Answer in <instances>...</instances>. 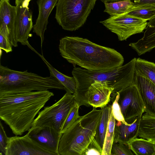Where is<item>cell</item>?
<instances>
[{"label":"cell","instance_id":"1","mask_svg":"<svg viewBox=\"0 0 155 155\" xmlns=\"http://www.w3.org/2000/svg\"><path fill=\"white\" fill-rule=\"evenodd\" d=\"M61 56L75 67L91 71H106L122 66L123 56L114 49L101 46L87 38L65 36L60 40Z\"/></svg>","mask_w":155,"mask_h":155},{"label":"cell","instance_id":"2","mask_svg":"<svg viewBox=\"0 0 155 155\" xmlns=\"http://www.w3.org/2000/svg\"><path fill=\"white\" fill-rule=\"evenodd\" d=\"M54 95L48 90L0 93V118L15 136L21 135L31 128L36 115Z\"/></svg>","mask_w":155,"mask_h":155},{"label":"cell","instance_id":"3","mask_svg":"<svg viewBox=\"0 0 155 155\" xmlns=\"http://www.w3.org/2000/svg\"><path fill=\"white\" fill-rule=\"evenodd\" d=\"M136 59L134 58L124 65L108 70L94 71L75 67L72 74L77 84L76 93L74 94L75 102L80 106H90L86 101L85 94L94 81L107 82L113 89L112 94L134 83Z\"/></svg>","mask_w":155,"mask_h":155},{"label":"cell","instance_id":"4","mask_svg":"<svg viewBox=\"0 0 155 155\" xmlns=\"http://www.w3.org/2000/svg\"><path fill=\"white\" fill-rule=\"evenodd\" d=\"M102 109L93 107L91 111L78 119L62 134L60 140L59 155H82L94 137L100 120Z\"/></svg>","mask_w":155,"mask_h":155},{"label":"cell","instance_id":"5","mask_svg":"<svg viewBox=\"0 0 155 155\" xmlns=\"http://www.w3.org/2000/svg\"><path fill=\"white\" fill-rule=\"evenodd\" d=\"M51 89L65 90L52 75L44 77L27 70L18 71L0 65V93L14 94Z\"/></svg>","mask_w":155,"mask_h":155},{"label":"cell","instance_id":"6","mask_svg":"<svg viewBox=\"0 0 155 155\" xmlns=\"http://www.w3.org/2000/svg\"><path fill=\"white\" fill-rule=\"evenodd\" d=\"M97 0H58L55 18L64 30L75 31L85 23Z\"/></svg>","mask_w":155,"mask_h":155},{"label":"cell","instance_id":"7","mask_svg":"<svg viewBox=\"0 0 155 155\" xmlns=\"http://www.w3.org/2000/svg\"><path fill=\"white\" fill-rule=\"evenodd\" d=\"M75 103L74 95L66 92L57 102L39 111L31 127H48L61 133L63 125Z\"/></svg>","mask_w":155,"mask_h":155},{"label":"cell","instance_id":"8","mask_svg":"<svg viewBox=\"0 0 155 155\" xmlns=\"http://www.w3.org/2000/svg\"><path fill=\"white\" fill-rule=\"evenodd\" d=\"M100 22L115 34L120 41L126 40L132 35L142 32L148 23L146 20L126 13L110 16Z\"/></svg>","mask_w":155,"mask_h":155},{"label":"cell","instance_id":"9","mask_svg":"<svg viewBox=\"0 0 155 155\" xmlns=\"http://www.w3.org/2000/svg\"><path fill=\"white\" fill-rule=\"evenodd\" d=\"M118 101L125 121L131 124L138 116L142 115L145 107L137 85L133 84L118 92Z\"/></svg>","mask_w":155,"mask_h":155},{"label":"cell","instance_id":"10","mask_svg":"<svg viewBox=\"0 0 155 155\" xmlns=\"http://www.w3.org/2000/svg\"><path fill=\"white\" fill-rule=\"evenodd\" d=\"M31 0H22L16 7L15 35L16 41L23 45H27L33 50L28 39L32 36L30 31L33 28L32 15L28 6Z\"/></svg>","mask_w":155,"mask_h":155},{"label":"cell","instance_id":"11","mask_svg":"<svg viewBox=\"0 0 155 155\" xmlns=\"http://www.w3.org/2000/svg\"><path fill=\"white\" fill-rule=\"evenodd\" d=\"M27 133L39 146L55 155H59L58 147L61 133L49 127L36 126L31 127Z\"/></svg>","mask_w":155,"mask_h":155},{"label":"cell","instance_id":"12","mask_svg":"<svg viewBox=\"0 0 155 155\" xmlns=\"http://www.w3.org/2000/svg\"><path fill=\"white\" fill-rule=\"evenodd\" d=\"M6 155H55L38 145L28 133L8 137Z\"/></svg>","mask_w":155,"mask_h":155},{"label":"cell","instance_id":"13","mask_svg":"<svg viewBox=\"0 0 155 155\" xmlns=\"http://www.w3.org/2000/svg\"><path fill=\"white\" fill-rule=\"evenodd\" d=\"M16 13V6L11 5L10 0H0V34L8 38L15 47L18 46L15 35Z\"/></svg>","mask_w":155,"mask_h":155},{"label":"cell","instance_id":"14","mask_svg":"<svg viewBox=\"0 0 155 155\" xmlns=\"http://www.w3.org/2000/svg\"><path fill=\"white\" fill-rule=\"evenodd\" d=\"M113 89L107 82L94 81L89 87L85 94L87 103L93 107L102 108L110 101Z\"/></svg>","mask_w":155,"mask_h":155},{"label":"cell","instance_id":"15","mask_svg":"<svg viewBox=\"0 0 155 155\" xmlns=\"http://www.w3.org/2000/svg\"><path fill=\"white\" fill-rule=\"evenodd\" d=\"M58 0H37L38 14L35 23L33 25V32L41 38V47L44 39V33L48 23L49 16L56 6Z\"/></svg>","mask_w":155,"mask_h":155},{"label":"cell","instance_id":"16","mask_svg":"<svg viewBox=\"0 0 155 155\" xmlns=\"http://www.w3.org/2000/svg\"><path fill=\"white\" fill-rule=\"evenodd\" d=\"M134 83L144 103L145 112L155 116V85L147 78L135 74Z\"/></svg>","mask_w":155,"mask_h":155},{"label":"cell","instance_id":"17","mask_svg":"<svg viewBox=\"0 0 155 155\" xmlns=\"http://www.w3.org/2000/svg\"><path fill=\"white\" fill-rule=\"evenodd\" d=\"M142 115L137 116L130 125L116 120L114 142L127 144L138 136L140 120Z\"/></svg>","mask_w":155,"mask_h":155},{"label":"cell","instance_id":"18","mask_svg":"<svg viewBox=\"0 0 155 155\" xmlns=\"http://www.w3.org/2000/svg\"><path fill=\"white\" fill-rule=\"evenodd\" d=\"M143 36L136 42L131 43L129 45L140 55L155 48V17L149 21Z\"/></svg>","mask_w":155,"mask_h":155},{"label":"cell","instance_id":"19","mask_svg":"<svg viewBox=\"0 0 155 155\" xmlns=\"http://www.w3.org/2000/svg\"><path fill=\"white\" fill-rule=\"evenodd\" d=\"M41 58L47 65L50 73V75L56 78L64 87L65 91L69 93L75 94L77 88V84L74 77L66 76L61 73L54 68L45 58L43 55H41L35 50L34 51Z\"/></svg>","mask_w":155,"mask_h":155},{"label":"cell","instance_id":"20","mask_svg":"<svg viewBox=\"0 0 155 155\" xmlns=\"http://www.w3.org/2000/svg\"><path fill=\"white\" fill-rule=\"evenodd\" d=\"M138 136L155 142V116L146 113L142 115Z\"/></svg>","mask_w":155,"mask_h":155},{"label":"cell","instance_id":"21","mask_svg":"<svg viewBox=\"0 0 155 155\" xmlns=\"http://www.w3.org/2000/svg\"><path fill=\"white\" fill-rule=\"evenodd\" d=\"M127 145L136 155H155V143L144 138L133 139Z\"/></svg>","mask_w":155,"mask_h":155},{"label":"cell","instance_id":"22","mask_svg":"<svg viewBox=\"0 0 155 155\" xmlns=\"http://www.w3.org/2000/svg\"><path fill=\"white\" fill-rule=\"evenodd\" d=\"M125 13L149 21L155 17V6L148 4L134 3L133 6Z\"/></svg>","mask_w":155,"mask_h":155},{"label":"cell","instance_id":"23","mask_svg":"<svg viewBox=\"0 0 155 155\" xmlns=\"http://www.w3.org/2000/svg\"><path fill=\"white\" fill-rule=\"evenodd\" d=\"M135 74L143 76L155 85V63L140 58L135 62Z\"/></svg>","mask_w":155,"mask_h":155},{"label":"cell","instance_id":"24","mask_svg":"<svg viewBox=\"0 0 155 155\" xmlns=\"http://www.w3.org/2000/svg\"><path fill=\"white\" fill-rule=\"evenodd\" d=\"M116 120L112 113L111 105H109V121L105 137L102 155H111L112 146L114 138Z\"/></svg>","mask_w":155,"mask_h":155},{"label":"cell","instance_id":"25","mask_svg":"<svg viewBox=\"0 0 155 155\" xmlns=\"http://www.w3.org/2000/svg\"><path fill=\"white\" fill-rule=\"evenodd\" d=\"M101 109L102 115L94 138L103 149L109 121V105L101 108Z\"/></svg>","mask_w":155,"mask_h":155},{"label":"cell","instance_id":"26","mask_svg":"<svg viewBox=\"0 0 155 155\" xmlns=\"http://www.w3.org/2000/svg\"><path fill=\"white\" fill-rule=\"evenodd\" d=\"M105 9L104 12L110 16L126 13L133 6L134 2L130 0H125L112 2L104 3Z\"/></svg>","mask_w":155,"mask_h":155},{"label":"cell","instance_id":"27","mask_svg":"<svg viewBox=\"0 0 155 155\" xmlns=\"http://www.w3.org/2000/svg\"><path fill=\"white\" fill-rule=\"evenodd\" d=\"M111 97L110 101L112 102L111 105L112 111L114 118L117 120L120 121L124 124L130 125L131 124H128L125 120L122 114L118 101L119 97V94L118 92L112 94Z\"/></svg>","mask_w":155,"mask_h":155},{"label":"cell","instance_id":"28","mask_svg":"<svg viewBox=\"0 0 155 155\" xmlns=\"http://www.w3.org/2000/svg\"><path fill=\"white\" fill-rule=\"evenodd\" d=\"M79 107L75 102L63 125L61 131V134L69 127L78 118Z\"/></svg>","mask_w":155,"mask_h":155},{"label":"cell","instance_id":"29","mask_svg":"<svg viewBox=\"0 0 155 155\" xmlns=\"http://www.w3.org/2000/svg\"><path fill=\"white\" fill-rule=\"evenodd\" d=\"M132 151L127 144L113 142L110 155H133Z\"/></svg>","mask_w":155,"mask_h":155},{"label":"cell","instance_id":"30","mask_svg":"<svg viewBox=\"0 0 155 155\" xmlns=\"http://www.w3.org/2000/svg\"><path fill=\"white\" fill-rule=\"evenodd\" d=\"M103 149L94 138H93L82 155H102Z\"/></svg>","mask_w":155,"mask_h":155},{"label":"cell","instance_id":"31","mask_svg":"<svg viewBox=\"0 0 155 155\" xmlns=\"http://www.w3.org/2000/svg\"><path fill=\"white\" fill-rule=\"evenodd\" d=\"M8 137L7 136L4 127L0 122V155H6Z\"/></svg>","mask_w":155,"mask_h":155},{"label":"cell","instance_id":"32","mask_svg":"<svg viewBox=\"0 0 155 155\" xmlns=\"http://www.w3.org/2000/svg\"><path fill=\"white\" fill-rule=\"evenodd\" d=\"M13 46L8 39L3 35L0 34V48L7 53L12 51Z\"/></svg>","mask_w":155,"mask_h":155},{"label":"cell","instance_id":"33","mask_svg":"<svg viewBox=\"0 0 155 155\" xmlns=\"http://www.w3.org/2000/svg\"><path fill=\"white\" fill-rule=\"evenodd\" d=\"M135 3L148 4L155 6V0H130Z\"/></svg>","mask_w":155,"mask_h":155},{"label":"cell","instance_id":"34","mask_svg":"<svg viewBox=\"0 0 155 155\" xmlns=\"http://www.w3.org/2000/svg\"><path fill=\"white\" fill-rule=\"evenodd\" d=\"M104 3L105 2H112L125 0H100Z\"/></svg>","mask_w":155,"mask_h":155},{"label":"cell","instance_id":"35","mask_svg":"<svg viewBox=\"0 0 155 155\" xmlns=\"http://www.w3.org/2000/svg\"><path fill=\"white\" fill-rule=\"evenodd\" d=\"M22 0H15V4L16 5H17L21 2Z\"/></svg>","mask_w":155,"mask_h":155},{"label":"cell","instance_id":"36","mask_svg":"<svg viewBox=\"0 0 155 155\" xmlns=\"http://www.w3.org/2000/svg\"><path fill=\"white\" fill-rule=\"evenodd\" d=\"M155 143V142H154Z\"/></svg>","mask_w":155,"mask_h":155}]
</instances>
